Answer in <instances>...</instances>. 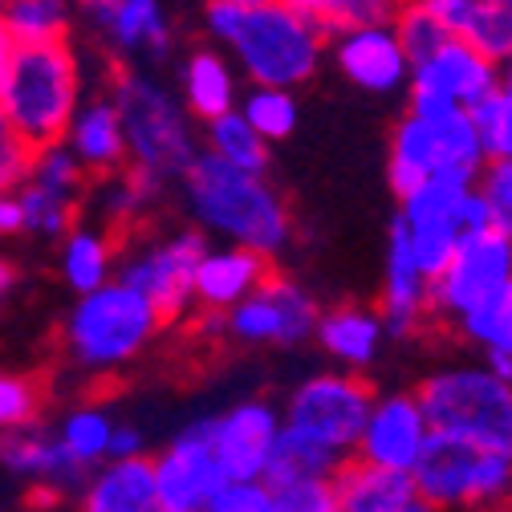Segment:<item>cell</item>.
I'll use <instances>...</instances> for the list:
<instances>
[{"label":"cell","instance_id":"obj_36","mask_svg":"<svg viewBox=\"0 0 512 512\" xmlns=\"http://www.w3.org/2000/svg\"><path fill=\"white\" fill-rule=\"evenodd\" d=\"M17 204H21V232L37 240H61L78 224V200L57 196V191H45L37 183H25L17 191Z\"/></svg>","mask_w":512,"mask_h":512},{"label":"cell","instance_id":"obj_51","mask_svg":"<svg viewBox=\"0 0 512 512\" xmlns=\"http://www.w3.org/2000/svg\"><path fill=\"white\" fill-rule=\"evenodd\" d=\"M86 9H102V5H110V0H82Z\"/></svg>","mask_w":512,"mask_h":512},{"label":"cell","instance_id":"obj_16","mask_svg":"<svg viewBox=\"0 0 512 512\" xmlns=\"http://www.w3.org/2000/svg\"><path fill=\"white\" fill-rule=\"evenodd\" d=\"M427 439H431V427L423 419V407H419L415 391L374 395L366 427H362L358 447H354V460L366 464V468L411 476V468L419 464Z\"/></svg>","mask_w":512,"mask_h":512},{"label":"cell","instance_id":"obj_42","mask_svg":"<svg viewBox=\"0 0 512 512\" xmlns=\"http://www.w3.org/2000/svg\"><path fill=\"white\" fill-rule=\"evenodd\" d=\"M391 29H395V37H399V45H403L411 66H415V61H423L427 53H435L447 41V33L439 29V21L423 9V0H403L395 21H391Z\"/></svg>","mask_w":512,"mask_h":512},{"label":"cell","instance_id":"obj_40","mask_svg":"<svg viewBox=\"0 0 512 512\" xmlns=\"http://www.w3.org/2000/svg\"><path fill=\"white\" fill-rule=\"evenodd\" d=\"M29 183H37V187H45V191H57V196L82 200L90 175H86V167L70 155L66 143H53V147H37V151H33V159H29Z\"/></svg>","mask_w":512,"mask_h":512},{"label":"cell","instance_id":"obj_34","mask_svg":"<svg viewBox=\"0 0 512 512\" xmlns=\"http://www.w3.org/2000/svg\"><path fill=\"white\" fill-rule=\"evenodd\" d=\"M297 13H305L326 37L362 29V25H391L403 0H289Z\"/></svg>","mask_w":512,"mask_h":512},{"label":"cell","instance_id":"obj_3","mask_svg":"<svg viewBox=\"0 0 512 512\" xmlns=\"http://www.w3.org/2000/svg\"><path fill=\"white\" fill-rule=\"evenodd\" d=\"M183 204L196 220V232L220 236V244L248 248L256 256H281L293 240V212L269 175H244L200 151L179 175Z\"/></svg>","mask_w":512,"mask_h":512},{"label":"cell","instance_id":"obj_10","mask_svg":"<svg viewBox=\"0 0 512 512\" xmlns=\"http://www.w3.org/2000/svg\"><path fill=\"white\" fill-rule=\"evenodd\" d=\"M208 248V236L196 228H179L167 236H151L139 240L135 248L118 252V269L114 281H122L126 289H135L143 301H151V309L163 322H175L191 305V285H196V269L200 256Z\"/></svg>","mask_w":512,"mask_h":512},{"label":"cell","instance_id":"obj_20","mask_svg":"<svg viewBox=\"0 0 512 512\" xmlns=\"http://www.w3.org/2000/svg\"><path fill=\"white\" fill-rule=\"evenodd\" d=\"M0 468H9L13 476L37 480L45 492H82L90 480V468H82L66 447L57 443V435H45L41 427H21L0 435Z\"/></svg>","mask_w":512,"mask_h":512},{"label":"cell","instance_id":"obj_6","mask_svg":"<svg viewBox=\"0 0 512 512\" xmlns=\"http://www.w3.org/2000/svg\"><path fill=\"white\" fill-rule=\"evenodd\" d=\"M106 98L114 102L118 122H122L126 167H143V171L159 175L163 183H171L200 155L196 131H191V114L151 74L118 70L110 78Z\"/></svg>","mask_w":512,"mask_h":512},{"label":"cell","instance_id":"obj_30","mask_svg":"<svg viewBox=\"0 0 512 512\" xmlns=\"http://www.w3.org/2000/svg\"><path fill=\"white\" fill-rule=\"evenodd\" d=\"M163 179L143 171V167H126L118 175H106L94 191H90V208L98 212L94 224H102L106 232L110 228H126L131 220H139L159 196H163Z\"/></svg>","mask_w":512,"mask_h":512},{"label":"cell","instance_id":"obj_52","mask_svg":"<svg viewBox=\"0 0 512 512\" xmlns=\"http://www.w3.org/2000/svg\"><path fill=\"white\" fill-rule=\"evenodd\" d=\"M224 5H261V0H224Z\"/></svg>","mask_w":512,"mask_h":512},{"label":"cell","instance_id":"obj_33","mask_svg":"<svg viewBox=\"0 0 512 512\" xmlns=\"http://www.w3.org/2000/svg\"><path fill=\"white\" fill-rule=\"evenodd\" d=\"M456 326L484 358H512V281L456 317Z\"/></svg>","mask_w":512,"mask_h":512},{"label":"cell","instance_id":"obj_22","mask_svg":"<svg viewBox=\"0 0 512 512\" xmlns=\"http://www.w3.org/2000/svg\"><path fill=\"white\" fill-rule=\"evenodd\" d=\"M90 17L114 53L163 57L171 49V17L163 0H110L102 9H90Z\"/></svg>","mask_w":512,"mask_h":512},{"label":"cell","instance_id":"obj_18","mask_svg":"<svg viewBox=\"0 0 512 512\" xmlns=\"http://www.w3.org/2000/svg\"><path fill=\"white\" fill-rule=\"evenodd\" d=\"M395 220L411 232H443V236H464V232L488 228L484 204L476 196V179L468 175H435L403 191Z\"/></svg>","mask_w":512,"mask_h":512},{"label":"cell","instance_id":"obj_1","mask_svg":"<svg viewBox=\"0 0 512 512\" xmlns=\"http://www.w3.org/2000/svg\"><path fill=\"white\" fill-rule=\"evenodd\" d=\"M374 387L350 370H317L289 391L281 411L277 452L261 484L289 476H338L366 427Z\"/></svg>","mask_w":512,"mask_h":512},{"label":"cell","instance_id":"obj_49","mask_svg":"<svg viewBox=\"0 0 512 512\" xmlns=\"http://www.w3.org/2000/svg\"><path fill=\"white\" fill-rule=\"evenodd\" d=\"M13 49H17V45H13V37L5 33V25H0V74H5V66H9V57H13Z\"/></svg>","mask_w":512,"mask_h":512},{"label":"cell","instance_id":"obj_53","mask_svg":"<svg viewBox=\"0 0 512 512\" xmlns=\"http://www.w3.org/2000/svg\"><path fill=\"white\" fill-rule=\"evenodd\" d=\"M500 5H508V9H512V0H500Z\"/></svg>","mask_w":512,"mask_h":512},{"label":"cell","instance_id":"obj_5","mask_svg":"<svg viewBox=\"0 0 512 512\" xmlns=\"http://www.w3.org/2000/svg\"><path fill=\"white\" fill-rule=\"evenodd\" d=\"M431 435L512 456V387L484 362L431 370L415 391Z\"/></svg>","mask_w":512,"mask_h":512},{"label":"cell","instance_id":"obj_44","mask_svg":"<svg viewBox=\"0 0 512 512\" xmlns=\"http://www.w3.org/2000/svg\"><path fill=\"white\" fill-rule=\"evenodd\" d=\"M29 159L33 151L13 135L9 118L0 114V196H13L29 183Z\"/></svg>","mask_w":512,"mask_h":512},{"label":"cell","instance_id":"obj_21","mask_svg":"<svg viewBox=\"0 0 512 512\" xmlns=\"http://www.w3.org/2000/svg\"><path fill=\"white\" fill-rule=\"evenodd\" d=\"M423 9L447 37L472 45L496 66L512 53V9L500 0H423Z\"/></svg>","mask_w":512,"mask_h":512},{"label":"cell","instance_id":"obj_29","mask_svg":"<svg viewBox=\"0 0 512 512\" xmlns=\"http://www.w3.org/2000/svg\"><path fill=\"white\" fill-rule=\"evenodd\" d=\"M57 265H61V281H66L78 297H86V293L114 281L118 244L102 224L78 220L66 236H61V261Z\"/></svg>","mask_w":512,"mask_h":512},{"label":"cell","instance_id":"obj_2","mask_svg":"<svg viewBox=\"0 0 512 512\" xmlns=\"http://www.w3.org/2000/svg\"><path fill=\"white\" fill-rule=\"evenodd\" d=\"M204 29L220 41L232 66L248 86L297 90L326 61V33L289 0H261V5H224L208 0Z\"/></svg>","mask_w":512,"mask_h":512},{"label":"cell","instance_id":"obj_12","mask_svg":"<svg viewBox=\"0 0 512 512\" xmlns=\"http://www.w3.org/2000/svg\"><path fill=\"white\" fill-rule=\"evenodd\" d=\"M500 86L496 61L480 57L472 45L447 37L435 53L411 66L407 94L415 114H443V110H472L488 90Z\"/></svg>","mask_w":512,"mask_h":512},{"label":"cell","instance_id":"obj_35","mask_svg":"<svg viewBox=\"0 0 512 512\" xmlns=\"http://www.w3.org/2000/svg\"><path fill=\"white\" fill-rule=\"evenodd\" d=\"M236 114L261 135L269 147L289 139L297 131V94L293 90H269V86H248V94H240L236 102Z\"/></svg>","mask_w":512,"mask_h":512},{"label":"cell","instance_id":"obj_4","mask_svg":"<svg viewBox=\"0 0 512 512\" xmlns=\"http://www.w3.org/2000/svg\"><path fill=\"white\" fill-rule=\"evenodd\" d=\"M82 98V61L70 41L17 45L0 74V114L29 151L66 139Z\"/></svg>","mask_w":512,"mask_h":512},{"label":"cell","instance_id":"obj_31","mask_svg":"<svg viewBox=\"0 0 512 512\" xmlns=\"http://www.w3.org/2000/svg\"><path fill=\"white\" fill-rule=\"evenodd\" d=\"M0 25L13 37V45H57L70 41L74 5L70 0H5Z\"/></svg>","mask_w":512,"mask_h":512},{"label":"cell","instance_id":"obj_32","mask_svg":"<svg viewBox=\"0 0 512 512\" xmlns=\"http://www.w3.org/2000/svg\"><path fill=\"white\" fill-rule=\"evenodd\" d=\"M204 151L212 159H220L224 167L232 171H244V175H269V143L252 131V126L232 110L216 122H208L204 131Z\"/></svg>","mask_w":512,"mask_h":512},{"label":"cell","instance_id":"obj_50","mask_svg":"<svg viewBox=\"0 0 512 512\" xmlns=\"http://www.w3.org/2000/svg\"><path fill=\"white\" fill-rule=\"evenodd\" d=\"M496 70H500V86H504V90H512V53H508V57L500 61Z\"/></svg>","mask_w":512,"mask_h":512},{"label":"cell","instance_id":"obj_11","mask_svg":"<svg viewBox=\"0 0 512 512\" xmlns=\"http://www.w3.org/2000/svg\"><path fill=\"white\" fill-rule=\"evenodd\" d=\"M317 317L322 305L301 281L269 273L261 289L220 317V330L244 346H301L313 338Z\"/></svg>","mask_w":512,"mask_h":512},{"label":"cell","instance_id":"obj_55","mask_svg":"<svg viewBox=\"0 0 512 512\" xmlns=\"http://www.w3.org/2000/svg\"><path fill=\"white\" fill-rule=\"evenodd\" d=\"M0 5H5V0H0Z\"/></svg>","mask_w":512,"mask_h":512},{"label":"cell","instance_id":"obj_17","mask_svg":"<svg viewBox=\"0 0 512 512\" xmlns=\"http://www.w3.org/2000/svg\"><path fill=\"white\" fill-rule=\"evenodd\" d=\"M326 49L334 53V66L350 86H358L366 94L407 90L411 61L391 25H362V29L334 33V45H326Z\"/></svg>","mask_w":512,"mask_h":512},{"label":"cell","instance_id":"obj_39","mask_svg":"<svg viewBox=\"0 0 512 512\" xmlns=\"http://www.w3.org/2000/svg\"><path fill=\"white\" fill-rule=\"evenodd\" d=\"M41 407H45V382L37 374L0 370V435L37 427Z\"/></svg>","mask_w":512,"mask_h":512},{"label":"cell","instance_id":"obj_43","mask_svg":"<svg viewBox=\"0 0 512 512\" xmlns=\"http://www.w3.org/2000/svg\"><path fill=\"white\" fill-rule=\"evenodd\" d=\"M476 196L484 204V220L492 232L512 240V159L484 163L476 175Z\"/></svg>","mask_w":512,"mask_h":512},{"label":"cell","instance_id":"obj_27","mask_svg":"<svg viewBox=\"0 0 512 512\" xmlns=\"http://www.w3.org/2000/svg\"><path fill=\"white\" fill-rule=\"evenodd\" d=\"M334 492H338V512H431L415 492L411 476L366 468L358 460H350L334 476Z\"/></svg>","mask_w":512,"mask_h":512},{"label":"cell","instance_id":"obj_45","mask_svg":"<svg viewBox=\"0 0 512 512\" xmlns=\"http://www.w3.org/2000/svg\"><path fill=\"white\" fill-rule=\"evenodd\" d=\"M204 512H273V500H269V488L261 480H252V484H224Z\"/></svg>","mask_w":512,"mask_h":512},{"label":"cell","instance_id":"obj_7","mask_svg":"<svg viewBox=\"0 0 512 512\" xmlns=\"http://www.w3.org/2000/svg\"><path fill=\"white\" fill-rule=\"evenodd\" d=\"M163 330V317L122 281H110L74 301L61 342L82 370H118L135 362Z\"/></svg>","mask_w":512,"mask_h":512},{"label":"cell","instance_id":"obj_23","mask_svg":"<svg viewBox=\"0 0 512 512\" xmlns=\"http://www.w3.org/2000/svg\"><path fill=\"white\" fill-rule=\"evenodd\" d=\"M313 338H317V346L326 350V358L338 362V370H350V374H362L378 358V350L387 346L382 317L370 305H334V309H322Z\"/></svg>","mask_w":512,"mask_h":512},{"label":"cell","instance_id":"obj_9","mask_svg":"<svg viewBox=\"0 0 512 512\" xmlns=\"http://www.w3.org/2000/svg\"><path fill=\"white\" fill-rule=\"evenodd\" d=\"M480 167H484V151L472 131L468 110H443V114L407 110L395 122L391 147H387V179L395 187V196L435 175L476 179Z\"/></svg>","mask_w":512,"mask_h":512},{"label":"cell","instance_id":"obj_41","mask_svg":"<svg viewBox=\"0 0 512 512\" xmlns=\"http://www.w3.org/2000/svg\"><path fill=\"white\" fill-rule=\"evenodd\" d=\"M265 488L273 512H338L334 476H289V480H269Z\"/></svg>","mask_w":512,"mask_h":512},{"label":"cell","instance_id":"obj_15","mask_svg":"<svg viewBox=\"0 0 512 512\" xmlns=\"http://www.w3.org/2000/svg\"><path fill=\"white\" fill-rule=\"evenodd\" d=\"M208 435H212V456L228 484L265 480L281 435V411L265 399H248L212 415Z\"/></svg>","mask_w":512,"mask_h":512},{"label":"cell","instance_id":"obj_8","mask_svg":"<svg viewBox=\"0 0 512 512\" xmlns=\"http://www.w3.org/2000/svg\"><path fill=\"white\" fill-rule=\"evenodd\" d=\"M411 484L431 512H504L512 508V456L431 435Z\"/></svg>","mask_w":512,"mask_h":512},{"label":"cell","instance_id":"obj_24","mask_svg":"<svg viewBox=\"0 0 512 512\" xmlns=\"http://www.w3.org/2000/svg\"><path fill=\"white\" fill-rule=\"evenodd\" d=\"M70 155L86 167V175H118L122 163H126V143H122V122H118V110L106 94H94V98H82L74 122L66 139Z\"/></svg>","mask_w":512,"mask_h":512},{"label":"cell","instance_id":"obj_46","mask_svg":"<svg viewBox=\"0 0 512 512\" xmlns=\"http://www.w3.org/2000/svg\"><path fill=\"white\" fill-rule=\"evenodd\" d=\"M143 447H147V443H143V431H139V427H131V423H114L106 460H139V456H147Z\"/></svg>","mask_w":512,"mask_h":512},{"label":"cell","instance_id":"obj_47","mask_svg":"<svg viewBox=\"0 0 512 512\" xmlns=\"http://www.w3.org/2000/svg\"><path fill=\"white\" fill-rule=\"evenodd\" d=\"M21 232V204H17V191L13 196H0V240L17 236Z\"/></svg>","mask_w":512,"mask_h":512},{"label":"cell","instance_id":"obj_48","mask_svg":"<svg viewBox=\"0 0 512 512\" xmlns=\"http://www.w3.org/2000/svg\"><path fill=\"white\" fill-rule=\"evenodd\" d=\"M13 289H17V265L9 256H0V309H5V301L13 297Z\"/></svg>","mask_w":512,"mask_h":512},{"label":"cell","instance_id":"obj_38","mask_svg":"<svg viewBox=\"0 0 512 512\" xmlns=\"http://www.w3.org/2000/svg\"><path fill=\"white\" fill-rule=\"evenodd\" d=\"M472 131L480 139V151H484V163H504L512 159V90L496 86L488 90L472 110Z\"/></svg>","mask_w":512,"mask_h":512},{"label":"cell","instance_id":"obj_14","mask_svg":"<svg viewBox=\"0 0 512 512\" xmlns=\"http://www.w3.org/2000/svg\"><path fill=\"white\" fill-rule=\"evenodd\" d=\"M155 468V504L159 512H204L212 496L228 484L216 456L208 419L187 423L163 452L151 460Z\"/></svg>","mask_w":512,"mask_h":512},{"label":"cell","instance_id":"obj_25","mask_svg":"<svg viewBox=\"0 0 512 512\" xmlns=\"http://www.w3.org/2000/svg\"><path fill=\"white\" fill-rule=\"evenodd\" d=\"M179 102L191 118H200L204 126L232 114L240 102V82L236 66L228 61L224 49H196L183 57L179 66Z\"/></svg>","mask_w":512,"mask_h":512},{"label":"cell","instance_id":"obj_13","mask_svg":"<svg viewBox=\"0 0 512 512\" xmlns=\"http://www.w3.org/2000/svg\"><path fill=\"white\" fill-rule=\"evenodd\" d=\"M508 281H512V240L492 228L464 232L456 252L447 256L443 273L431 281V313L464 317L472 305H480Z\"/></svg>","mask_w":512,"mask_h":512},{"label":"cell","instance_id":"obj_26","mask_svg":"<svg viewBox=\"0 0 512 512\" xmlns=\"http://www.w3.org/2000/svg\"><path fill=\"white\" fill-rule=\"evenodd\" d=\"M378 317H382L387 338H411L431 317V281L407 261L395 244H387V265H382Z\"/></svg>","mask_w":512,"mask_h":512},{"label":"cell","instance_id":"obj_28","mask_svg":"<svg viewBox=\"0 0 512 512\" xmlns=\"http://www.w3.org/2000/svg\"><path fill=\"white\" fill-rule=\"evenodd\" d=\"M82 512H159L151 456L106 460L82 488Z\"/></svg>","mask_w":512,"mask_h":512},{"label":"cell","instance_id":"obj_54","mask_svg":"<svg viewBox=\"0 0 512 512\" xmlns=\"http://www.w3.org/2000/svg\"><path fill=\"white\" fill-rule=\"evenodd\" d=\"M504 512H512V508H504Z\"/></svg>","mask_w":512,"mask_h":512},{"label":"cell","instance_id":"obj_19","mask_svg":"<svg viewBox=\"0 0 512 512\" xmlns=\"http://www.w3.org/2000/svg\"><path fill=\"white\" fill-rule=\"evenodd\" d=\"M265 281H269L265 256L236 248V244H208L200 256V269H196V285H191V301H196L204 313L224 317L244 297H252Z\"/></svg>","mask_w":512,"mask_h":512},{"label":"cell","instance_id":"obj_37","mask_svg":"<svg viewBox=\"0 0 512 512\" xmlns=\"http://www.w3.org/2000/svg\"><path fill=\"white\" fill-rule=\"evenodd\" d=\"M110 435H114V419L102 411V407H78L61 419V431H57V443L66 447V452L94 472V464L106 460L110 452Z\"/></svg>","mask_w":512,"mask_h":512}]
</instances>
